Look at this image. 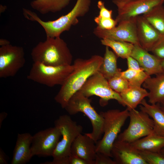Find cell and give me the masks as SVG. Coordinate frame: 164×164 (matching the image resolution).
Returning <instances> with one entry per match:
<instances>
[{
  "instance_id": "obj_40",
  "label": "cell",
  "mask_w": 164,
  "mask_h": 164,
  "mask_svg": "<svg viewBox=\"0 0 164 164\" xmlns=\"http://www.w3.org/2000/svg\"><path fill=\"white\" fill-rule=\"evenodd\" d=\"M161 64L163 72H164V58L161 59Z\"/></svg>"
},
{
  "instance_id": "obj_34",
  "label": "cell",
  "mask_w": 164,
  "mask_h": 164,
  "mask_svg": "<svg viewBox=\"0 0 164 164\" xmlns=\"http://www.w3.org/2000/svg\"><path fill=\"white\" fill-rule=\"evenodd\" d=\"M126 59L128 69L137 70H144L138 62L132 56H129Z\"/></svg>"
},
{
  "instance_id": "obj_10",
  "label": "cell",
  "mask_w": 164,
  "mask_h": 164,
  "mask_svg": "<svg viewBox=\"0 0 164 164\" xmlns=\"http://www.w3.org/2000/svg\"><path fill=\"white\" fill-rule=\"evenodd\" d=\"M26 62L23 48L10 44L0 47V78L15 76Z\"/></svg>"
},
{
  "instance_id": "obj_14",
  "label": "cell",
  "mask_w": 164,
  "mask_h": 164,
  "mask_svg": "<svg viewBox=\"0 0 164 164\" xmlns=\"http://www.w3.org/2000/svg\"><path fill=\"white\" fill-rule=\"evenodd\" d=\"M111 153L117 164H147L130 143L116 140Z\"/></svg>"
},
{
  "instance_id": "obj_5",
  "label": "cell",
  "mask_w": 164,
  "mask_h": 164,
  "mask_svg": "<svg viewBox=\"0 0 164 164\" xmlns=\"http://www.w3.org/2000/svg\"><path fill=\"white\" fill-rule=\"evenodd\" d=\"M100 114L103 119L104 135L96 143L97 152L112 157V147L122 127L129 117V111L127 108L122 111L114 109L102 111Z\"/></svg>"
},
{
  "instance_id": "obj_25",
  "label": "cell",
  "mask_w": 164,
  "mask_h": 164,
  "mask_svg": "<svg viewBox=\"0 0 164 164\" xmlns=\"http://www.w3.org/2000/svg\"><path fill=\"white\" fill-rule=\"evenodd\" d=\"M101 42L102 45L111 48L118 57L124 59L131 56L134 46L130 43L106 38L101 39Z\"/></svg>"
},
{
  "instance_id": "obj_36",
  "label": "cell",
  "mask_w": 164,
  "mask_h": 164,
  "mask_svg": "<svg viewBox=\"0 0 164 164\" xmlns=\"http://www.w3.org/2000/svg\"><path fill=\"white\" fill-rule=\"evenodd\" d=\"M8 160L7 156L3 150L0 149V164H7Z\"/></svg>"
},
{
  "instance_id": "obj_13",
  "label": "cell",
  "mask_w": 164,
  "mask_h": 164,
  "mask_svg": "<svg viewBox=\"0 0 164 164\" xmlns=\"http://www.w3.org/2000/svg\"><path fill=\"white\" fill-rule=\"evenodd\" d=\"M112 2L117 8L118 15L115 20L118 23L145 14L155 7L163 4L164 0H132L126 2L113 0Z\"/></svg>"
},
{
  "instance_id": "obj_21",
  "label": "cell",
  "mask_w": 164,
  "mask_h": 164,
  "mask_svg": "<svg viewBox=\"0 0 164 164\" xmlns=\"http://www.w3.org/2000/svg\"><path fill=\"white\" fill-rule=\"evenodd\" d=\"M120 94L123 106H126V108L129 111L135 109L145 97H148L149 92L141 87L131 86Z\"/></svg>"
},
{
  "instance_id": "obj_1",
  "label": "cell",
  "mask_w": 164,
  "mask_h": 164,
  "mask_svg": "<svg viewBox=\"0 0 164 164\" xmlns=\"http://www.w3.org/2000/svg\"><path fill=\"white\" fill-rule=\"evenodd\" d=\"M103 57L95 55L88 59L77 58L74 61L73 70L54 97L56 102L64 108L68 101L79 91L88 78L99 71Z\"/></svg>"
},
{
  "instance_id": "obj_35",
  "label": "cell",
  "mask_w": 164,
  "mask_h": 164,
  "mask_svg": "<svg viewBox=\"0 0 164 164\" xmlns=\"http://www.w3.org/2000/svg\"><path fill=\"white\" fill-rule=\"evenodd\" d=\"M69 164H89L84 160L70 153L68 158Z\"/></svg>"
},
{
  "instance_id": "obj_38",
  "label": "cell",
  "mask_w": 164,
  "mask_h": 164,
  "mask_svg": "<svg viewBox=\"0 0 164 164\" xmlns=\"http://www.w3.org/2000/svg\"><path fill=\"white\" fill-rule=\"evenodd\" d=\"M10 44V42L8 40L4 39H0V46H1L7 45Z\"/></svg>"
},
{
  "instance_id": "obj_20",
  "label": "cell",
  "mask_w": 164,
  "mask_h": 164,
  "mask_svg": "<svg viewBox=\"0 0 164 164\" xmlns=\"http://www.w3.org/2000/svg\"><path fill=\"white\" fill-rule=\"evenodd\" d=\"M140 108L152 118L154 122L153 133L164 136V112L159 104H149L144 99L140 103Z\"/></svg>"
},
{
  "instance_id": "obj_15",
  "label": "cell",
  "mask_w": 164,
  "mask_h": 164,
  "mask_svg": "<svg viewBox=\"0 0 164 164\" xmlns=\"http://www.w3.org/2000/svg\"><path fill=\"white\" fill-rule=\"evenodd\" d=\"M136 25L137 37L140 46L146 50L151 51L161 34L142 15L137 17Z\"/></svg>"
},
{
  "instance_id": "obj_31",
  "label": "cell",
  "mask_w": 164,
  "mask_h": 164,
  "mask_svg": "<svg viewBox=\"0 0 164 164\" xmlns=\"http://www.w3.org/2000/svg\"><path fill=\"white\" fill-rule=\"evenodd\" d=\"M151 51L158 58L161 59L164 58V34H161Z\"/></svg>"
},
{
  "instance_id": "obj_32",
  "label": "cell",
  "mask_w": 164,
  "mask_h": 164,
  "mask_svg": "<svg viewBox=\"0 0 164 164\" xmlns=\"http://www.w3.org/2000/svg\"><path fill=\"white\" fill-rule=\"evenodd\" d=\"M111 157L103 153L97 152L94 160V164H117Z\"/></svg>"
},
{
  "instance_id": "obj_2",
  "label": "cell",
  "mask_w": 164,
  "mask_h": 164,
  "mask_svg": "<svg viewBox=\"0 0 164 164\" xmlns=\"http://www.w3.org/2000/svg\"><path fill=\"white\" fill-rule=\"evenodd\" d=\"M91 2V0H77L70 12L52 21H43L34 12L25 8L22 9L23 13L26 19L39 24L44 29L46 37H60L62 33L69 30L72 26L78 22V18L84 16L88 12Z\"/></svg>"
},
{
  "instance_id": "obj_7",
  "label": "cell",
  "mask_w": 164,
  "mask_h": 164,
  "mask_svg": "<svg viewBox=\"0 0 164 164\" xmlns=\"http://www.w3.org/2000/svg\"><path fill=\"white\" fill-rule=\"evenodd\" d=\"M73 65L53 66L35 62L27 78L36 82L50 87L61 86L73 70Z\"/></svg>"
},
{
  "instance_id": "obj_33",
  "label": "cell",
  "mask_w": 164,
  "mask_h": 164,
  "mask_svg": "<svg viewBox=\"0 0 164 164\" xmlns=\"http://www.w3.org/2000/svg\"><path fill=\"white\" fill-rule=\"evenodd\" d=\"M97 6L99 10V14L98 16L104 18H112V10H108L106 8L103 1H98L97 3Z\"/></svg>"
},
{
  "instance_id": "obj_12",
  "label": "cell",
  "mask_w": 164,
  "mask_h": 164,
  "mask_svg": "<svg viewBox=\"0 0 164 164\" xmlns=\"http://www.w3.org/2000/svg\"><path fill=\"white\" fill-rule=\"evenodd\" d=\"M136 17L121 21L117 26L109 30H103L96 27L93 33L101 39L106 38L140 45L137 35Z\"/></svg>"
},
{
  "instance_id": "obj_39",
  "label": "cell",
  "mask_w": 164,
  "mask_h": 164,
  "mask_svg": "<svg viewBox=\"0 0 164 164\" xmlns=\"http://www.w3.org/2000/svg\"><path fill=\"white\" fill-rule=\"evenodd\" d=\"M0 13L4 11L6 9V6L3 5H0Z\"/></svg>"
},
{
  "instance_id": "obj_24",
  "label": "cell",
  "mask_w": 164,
  "mask_h": 164,
  "mask_svg": "<svg viewBox=\"0 0 164 164\" xmlns=\"http://www.w3.org/2000/svg\"><path fill=\"white\" fill-rule=\"evenodd\" d=\"M72 0H33L30 3L31 7L42 14L61 11Z\"/></svg>"
},
{
  "instance_id": "obj_27",
  "label": "cell",
  "mask_w": 164,
  "mask_h": 164,
  "mask_svg": "<svg viewBox=\"0 0 164 164\" xmlns=\"http://www.w3.org/2000/svg\"><path fill=\"white\" fill-rule=\"evenodd\" d=\"M121 74L128 81L129 87H141L146 79L150 76L143 70H137L128 69L121 71Z\"/></svg>"
},
{
  "instance_id": "obj_19",
  "label": "cell",
  "mask_w": 164,
  "mask_h": 164,
  "mask_svg": "<svg viewBox=\"0 0 164 164\" xmlns=\"http://www.w3.org/2000/svg\"><path fill=\"white\" fill-rule=\"evenodd\" d=\"M149 91V102L151 104H164V72L148 77L142 84Z\"/></svg>"
},
{
  "instance_id": "obj_29",
  "label": "cell",
  "mask_w": 164,
  "mask_h": 164,
  "mask_svg": "<svg viewBox=\"0 0 164 164\" xmlns=\"http://www.w3.org/2000/svg\"><path fill=\"white\" fill-rule=\"evenodd\" d=\"M142 158L147 164H164V157L159 152L138 150Z\"/></svg>"
},
{
  "instance_id": "obj_9",
  "label": "cell",
  "mask_w": 164,
  "mask_h": 164,
  "mask_svg": "<svg viewBox=\"0 0 164 164\" xmlns=\"http://www.w3.org/2000/svg\"><path fill=\"white\" fill-rule=\"evenodd\" d=\"M79 91L86 97L94 95L99 97L101 106L107 105L111 100H115L123 106L120 94L110 87L108 80L98 71L90 77Z\"/></svg>"
},
{
  "instance_id": "obj_42",
  "label": "cell",
  "mask_w": 164,
  "mask_h": 164,
  "mask_svg": "<svg viewBox=\"0 0 164 164\" xmlns=\"http://www.w3.org/2000/svg\"><path fill=\"white\" fill-rule=\"evenodd\" d=\"M160 107L162 110L164 112V104H161Z\"/></svg>"
},
{
  "instance_id": "obj_6",
  "label": "cell",
  "mask_w": 164,
  "mask_h": 164,
  "mask_svg": "<svg viewBox=\"0 0 164 164\" xmlns=\"http://www.w3.org/2000/svg\"><path fill=\"white\" fill-rule=\"evenodd\" d=\"M91 101L89 97L78 91L70 97L64 109L70 115L82 112L87 117L91 122L92 131L91 133L86 134L96 143L101 139L103 134L104 121L102 117L91 105Z\"/></svg>"
},
{
  "instance_id": "obj_30",
  "label": "cell",
  "mask_w": 164,
  "mask_h": 164,
  "mask_svg": "<svg viewBox=\"0 0 164 164\" xmlns=\"http://www.w3.org/2000/svg\"><path fill=\"white\" fill-rule=\"evenodd\" d=\"M97 24V27L103 30H109L115 27L118 23L115 19L112 18H104L96 16L94 19Z\"/></svg>"
},
{
  "instance_id": "obj_26",
  "label": "cell",
  "mask_w": 164,
  "mask_h": 164,
  "mask_svg": "<svg viewBox=\"0 0 164 164\" xmlns=\"http://www.w3.org/2000/svg\"><path fill=\"white\" fill-rule=\"evenodd\" d=\"M161 34H164V6L159 5L142 15Z\"/></svg>"
},
{
  "instance_id": "obj_8",
  "label": "cell",
  "mask_w": 164,
  "mask_h": 164,
  "mask_svg": "<svg viewBox=\"0 0 164 164\" xmlns=\"http://www.w3.org/2000/svg\"><path fill=\"white\" fill-rule=\"evenodd\" d=\"M129 111V125L118 135L117 140L131 143L153 133L154 121L148 114L135 109Z\"/></svg>"
},
{
  "instance_id": "obj_18",
  "label": "cell",
  "mask_w": 164,
  "mask_h": 164,
  "mask_svg": "<svg viewBox=\"0 0 164 164\" xmlns=\"http://www.w3.org/2000/svg\"><path fill=\"white\" fill-rule=\"evenodd\" d=\"M32 136L29 133L18 134L13 150L11 164H25L32 157L31 146Z\"/></svg>"
},
{
  "instance_id": "obj_22",
  "label": "cell",
  "mask_w": 164,
  "mask_h": 164,
  "mask_svg": "<svg viewBox=\"0 0 164 164\" xmlns=\"http://www.w3.org/2000/svg\"><path fill=\"white\" fill-rule=\"evenodd\" d=\"M131 144L138 150L159 152L164 147V136L153 133Z\"/></svg>"
},
{
  "instance_id": "obj_4",
  "label": "cell",
  "mask_w": 164,
  "mask_h": 164,
  "mask_svg": "<svg viewBox=\"0 0 164 164\" xmlns=\"http://www.w3.org/2000/svg\"><path fill=\"white\" fill-rule=\"evenodd\" d=\"M54 126L59 129L62 138L59 142L53 154V160L42 164H69L72 145L77 137L81 134L83 127L67 114L60 116L54 121Z\"/></svg>"
},
{
  "instance_id": "obj_41",
  "label": "cell",
  "mask_w": 164,
  "mask_h": 164,
  "mask_svg": "<svg viewBox=\"0 0 164 164\" xmlns=\"http://www.w3.org/2000/svg\"><path fill=\"white\" fill-rule=\"evenodd\" d=\"M159 152L164 157V147Z\"/></svg>"
},
{
  "instance_id": "obj_17",
  "label": "cell",
  "mask_w": 164,
  "mask_h": 164,
  "mask_svg": "<svg viewBox=\"0 0 164 164\" xmlns=\"http://www.w3.org/2000/svg\"><path fill=\"white\" fill-rule=\"evenodd\" d=\"M70 153L84 160L89 164H94L97 153L96 143L86 134H81L73 142Z\"/></svg>"
},
{
  "instance_id": "obj_11",
  "label": "cell",
  "mask_w": 164,
  "mask_h": 164,
  "mask_svg": "<svg viewBox=\"0 0 164 164\" xmlns=\"http://www.w3.org/2000/svg\"><path fill=\"white\" fill-rule=\"evenodd\" d=\"M61 134L56 127L40 131L32 136V155L39 157L52 156Z\"/></svg>"
},
{
  "instance_id": "obj_16",
  "label": "cell",
  "mask_w": 164,
  "mask_h": 164,
  "mask_svg": "<svg viewBox=\"0 0 164 164\" xmlns=\"http://www.w3.org/2000/svg\"><path fill=\"white\" fill-rule=\"evenodd\" d=\"M148 52L138 45H134L130 56L138 62L144 71L149 76L163 72L161 59Z\"/></svg>"
},
{
  "instance_id": "obj_23",
  "label": "cell",
  "mask_w": 164,
  "mask_h": 164,
  "mask_svg": "<svg viewBox=\"0 0 164 164\" xmlns=\"http://www.w3.org/2000/svg\"><path fill=\"white\" fill-rule=\"evenodd\" d=\"M109 48L106 46L103 62L98 71L108 80L121 71V69L117 67L118 57Z\"/></svg>"
},
{
  "instance_id": "obj_37",
  "label": "cell",
  "mask_w": 164,
  "mask_h": 164,
  "mask_svg": "<svg viewBox=\"0 0 164 164\" xmlns=\"http://www.w3.org/2000/svg\"><path fill=\"white\" fill-rule=\"evenodd\" d=\"M7 115V114L5 112H2L0 114V128L3 121L6 117Z\"/></svg>"
},
{
  "instance_id": "obj_28",
  "label": "cell",
  "mask_w": 164,
  "mask_h": 164,
  "mask_svg": "<svg viewBox=\"0 0 164 164\" xmlns=\"http://www.w3.org/2000/svg\"><path fill=\"white\" fill-rule=\"evenodd\" d=\"M121 72L108 80L110 87L119 94L125 91L129 87L128 81L121 75Z\"/></svg>"
},
{
  "instance_id": "obj_3",
  "label": "cell",
  "mask_w": 164,
  "mask_h": 164,
  "mask_svg": "<svg viewBox=\"0 0 164 164\" xmlns=\"http://www.w3.org/2000/svg\"><path fill=\"white\" fill-rule=\"evenodd\" d=\"M31 55L34 62L50 66L71 65L73 59L67 43L60 37H46L33 48Z\"/></svg>"
}]
</instances>
